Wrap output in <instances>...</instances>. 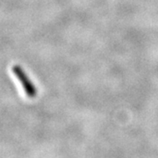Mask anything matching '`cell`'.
Returning <instances> with one entry per match:
<instances>
[{
  "label": "cell",
  "mask_w": 158,
  "mask_h": 158,
  "mask_svg": "<svg viewBox=\"0 0 158 158\" xmlns=\"http://www.w3.org/2000/svg\"><path fill=\"white\" fill-rule=\"evenodd\" d=\"M12 71H13L14 75L17 77V78L19 80V82L21 83L27 95L30 98H34V97L36 96L37 90L33 84V82L29 79L28 76L25 72V70L20 66L15 65L12 68Z\"/></svg>",
  "instance_id": "cell-1"
}]
</instances>
